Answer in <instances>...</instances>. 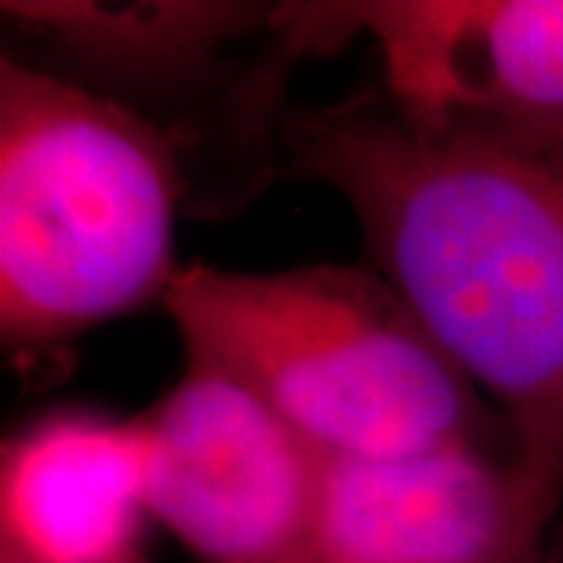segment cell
<instances>
[{"mask_svg": "<svg viewBox=\"0 0 563 563\" xmlns=\"http://www.w3.org/2000/svg\"><path fill=\"white\" fill-rule=\"evenodd\" d=\"M282 181L342 195L376 269L563 498V122L420 117L363 88L291 107Z\"/></svg>", "mask_w": 563, "mask_h": 563, "instance_id": "6da1fadb", "label": "cell"}, {"mask_svg": "<svg viewBox=\"0 0 563 563\" xmlns=\"http://www.w3.org/2000/svg\"><path fill=\"white\" fill-rule=\"evenodd\" d=\"M163 310L185 357L254 391L329 461L514 439L379 269L181 266Z\"/></svg>", "mask_w": 563, "mask_h": 563, "instance_id": "7a4b0ae2", "label": "cell"}, {"mask_svg": "<svg viewBox=\"0 0 563 563\" xmlns=\"http://www.w3.org/2000/svg\"><path fill=\"white\" fill-rule=\"evenodd\" d=\"M185 176L161 132L91 88L0 60V335L16 361L166 298Z\"/></svg>", "mask_w": 563, "mask_h": 563, "instance_id": "3957f363", "label": "cell"}, {"mask_svg": "<svg viewBox=\"0 0 563 563\" xmlns=\"http://www.w3.org/2000/svg\"><path fill=\"white\" fill-rule=\"evenodd\" d=\"M10 57L91 88L176 147L185 201L225 217L282 181L288 73L317 54L298 3H3Z\"/></svg>", "mask_w": 563, "mask_h": 563, "instance_id": "277c9868", "label": "cell"}, {"mask_svg": "<svg viewBox=\"0 0 563 563\" xmlns=\"http://www.w3.org/2000/svg\"><path fill=\"white\" fill-rule=\"evenodd\" d=\"M151 514L198 563H317L325 466L279 413L210 363L151 410Z\"/></svg>", "mask_w": 563, "mask_h": 563, "instance_id": "5b68a950", "label": "cell"}, {"mask_svg": "<svg viewBox=\"0 0 563 563\" xmlns=\"http://www.w3.org/2000/svg\"><path fill=\"white\" fill-rule=\"evenodd\" d=\"M561 510L514 439L329 461L317 563H551Z\"/></svg>", "mask_w": 563, "mask_h": 563, "instance_id": "8992f818", "label": "cell"}, {"mask_svg": "<svg viewBox=\"0 0 563 563\" xmlns=\"http://www.w3.org/2000/svg\"><path fill=\"white\" fill-rule=\"evenodd\" d=\"M320 51L366 35L420 117L563 122V0L303 3Z\"/></svg>", "mask_w": 563, "mask_h": 563, "instance_id": "52a82bcc", "label": "cell"}, {"mask_svg": "<svg viewBox=\"0 0 563 563\" xmlns=\"http://www.w3.org/2000/svg\"><path fill=\"white\" fill-rule=\"evenodd\" d=\"M151 435L144 413L60 407L0 454V551L29 563H144Z\"/></svg>", "mask_w": 563, "mask_h": 563, "instance_id": "ba28073f", "label": "cell"}, {"mask_svg": "<svg viewBox=\"0 0 563 563\" xmlns=\"http://www.w3.org/2000/svg\"><path fill=\"white\" fill-rule=\"evenodd\" d=\"M0 563H29V561H22V558H16V554H10V551H0Z\"/></svg>", "mask_w": 563, "mask_h": 563, "instance_id": "9c48e42d", "label": "cell"}, {"mask_svg": "<svg viewBox=\"0 0 563 563\" xmlns=\"http://www.w3.org/2000/svg\"><path fill=\"white\" fill-rule=\"evenodd\" d=\"M144 563H154V561H151V558H147V561H144Z\"/></svg>", "mask_w": 563, "mask_h": 563, "instance_id": "30bf717a", "label": "cell"}]
</instances>
